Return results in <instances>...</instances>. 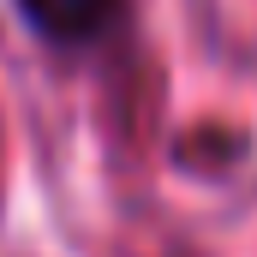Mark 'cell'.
<instances>
[{"mask_svg":"<svg viewBox=\"0 0 257 257\" xmlns=\"http://www.w3.org/2000/svg\"><path fill=\"white\" fill-rule=\"evenodd\" d=\"M18 24L54 54H96L132 18V0H12Z\"/></svg>","mask_w":257,"mask_h":257,"instance_id":"1","label":"cell"}]
</instances>
